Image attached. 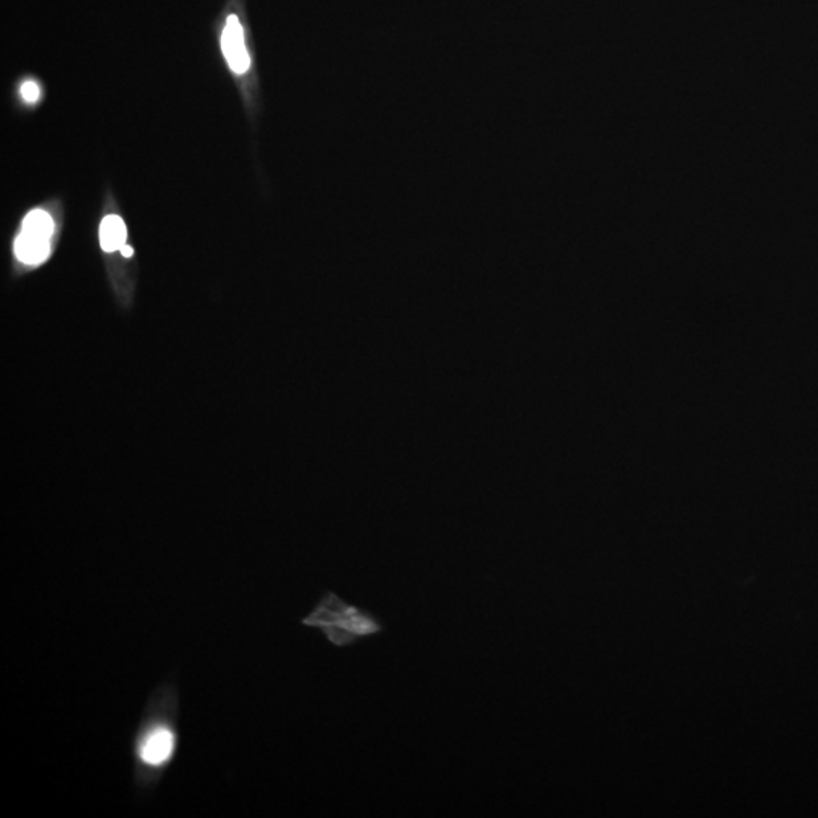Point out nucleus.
<instances>
[{
    "instance_id": "obj_1",
    "label": "nucleus",
    "mask_w": 818,
    "mask_h": 818,
    "mask_svg": "<svg viewBox=\"0 0 818 818\" xmlns=\"http://www.w3.org/2000/svg\"><path fill=\"white\" fill-rule=\"evenodd\" d=\"M179 686L167 679L150 693L130 742L134 787L149 795L178 758Z\"/></svg>"
},
{
    "instance_id": "obj_2",
    "label": "nucleus",
    "mask_w": 818,
    "mask_h": 818,
    "mask_svg": "<svg viewBox=\"0 0 818 818\" xmlns=\"http://www.w3.org/2000/svg\"><path fill=\"white\" fill-rule=\"evenodd\" d=\"M301 623L308 626V628L318 629V631L322 628L345 629V631L357 636L359 640L379 636L384 632L382 621L374 612L345 602L334 591H326L313 611L305 616Z\"/></svg>"
},
{
    "instance_id": "obj_3",
    "label": "nucleus",
    "mask_w": 818,
    "mask_h": 818,
    "mask_svg": "<svg viewBox=\"0 0 818 818\" xmlns=\"http://www.w3.org/2000/svg\"><path fill=\"white\" fill-rule=\"evenodd\" d=\"M55 222L44 210H34L24 217L22 229L14 243L15 258L23 265L36 268L48 260L52 252Z\"/></svg>"
},
{
    "instance_id": "obj_4",
    "label": "nucleus",
    "mask_w": 818,
    "mask_h": 818,
    "mask_svg": "<svg viewBox=\"0 0 818 818\" xmlns=\"http://www.w3.org/2000/svg\"><path fill=\"white\" fill-rule=\"evenodd\" d=\"M222 49L231 71L243 75L251 69V56L244 43L243 27L237 15H229L222 35Z\"/></svg>"
},
{
    "instance_id": "obj_5",
    "label": "nucleus",
    "mask_w": 818,
    "mask_h": 818,
    "mask_svg": "<svg viewBox=\"0 0 818 818\" xmlns=\"http://www.w3.org/2000/svg\"><path fill=\"white\" fill-rule=\"evenodd\" d=\"M99 237L102 249L105 252L122 251L126 245V239H128V229H126L122 217L109 214L102 220Z\"/></svg>"
},
{
    "instance_id": "obj_6",
    "label": "nucleus",
    "mask_w": 818,
    "mask_h": 818,
    "mask_svg": "<svg viewBox=\"0 0 818 818\" xmlns=\"http://www.w3.org/2000/svg\"><path fill=\"white\" fill-rule=\"evenodd\" d=\"M20 93H22V97L28 104H35L40 99L41 94L39 84L34 81L23 82Z\"/></svg>"
},
{
    "instance_id": "obj_7",
    "label": "nucleus",
    "mask_w": 818,
    "mask_h": 818,
    "mask_svg": "<svg viewBox=\"0 0 818 818\" xmlns=\"http://www.w3.org/2000/svg\"><path fill=\"white\" fill-rule=\"evenodd\" d=\"M120 252H122V255L125 258L133 256V253H134L133 248H130V245H125V248H123Z\"/></svg>"
}]
</instances>
